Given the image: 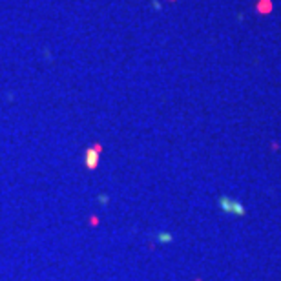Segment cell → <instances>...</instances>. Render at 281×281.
<instances>
[{"label": "cell", "instance_id": "cell-2", "mask_svg": "<svg viewBox=\"0 0 281 281\" xmlns=\"http://www.w3.org/2000/svg\"><path fill=\"white\" fill-rule=\"evenodd\" d=\"M259 10H261V11L265 10L266 13H268V11H270V4H268L266 0H263V2H261V4H259Z\"/></svg>", "mask_w": 281, "mask_h": 281}, {"label": "cell", "instance_id": "cell-1", "mask_svg": "<svg viewBox=\"0 0 281 281\" xmlns=\"http://www.w3.org/2000/svg\"><path fill=\"white\" fill-rule=\"evenodd\" d=\"M219 206H221V210L226 212V214H230V216H245L246 210H245V206L241 205L239 201H234L230 199V197H219Z\"/></svg>", "mask_w": 281, "mask_h": 281}]
</instances>
